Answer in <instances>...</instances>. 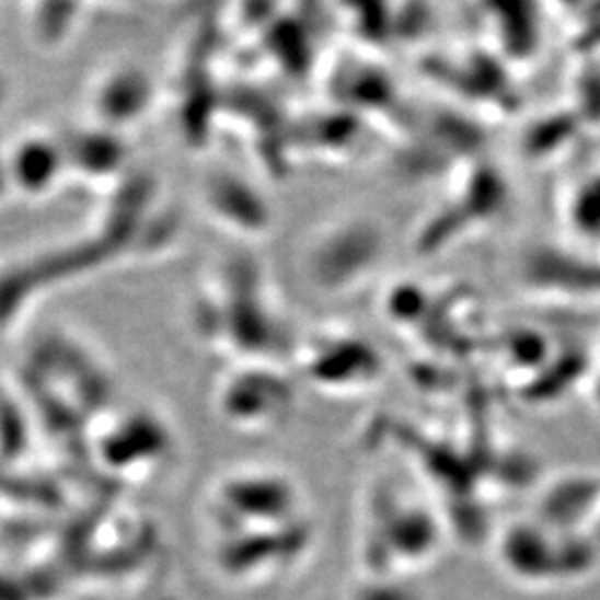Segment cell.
<instances>
[{"label": "cell", "mask_w": 600, "mask_h": 600, "mask_svg": "<svg viewBox=\"0 0 600 600\" xmlns=\"http://www.w3.org/2000/svg\"><path fill=\"white\" fill-rule=\"evenodd\" d=\"M296 485L276 472H236L224 476L211 494V514L220 534L285 528L300 522Z\"/></svg>", "instance_id": "cell-1"}, {"label": "cell", "mask_w": 600, "mask_h": 600, "mask_svg": "<svg viewBox=\"0 0 600 600\" xmlns=\"http://www.w3.org/2000/svg\"><path fill=\"white\" fill-rule=\"evenodd\" d=\"M310 532L303 522L272 530L224 534L218 547L220 574L230 580H258L276 576L303 554Z\"/></svg>", "instance_id": "cell-2"}, {"label": "cell", "mask_w": 600, "mask_h": 600, "mask_svg": "<svg viewBox=\"0 0 600 600\" xmlns=\"http://www.w3.org/2000/svg\"><path fill=\"white\" fill-rule=\"evenodd\" d=\"M289 388L272 371H241L224 381L220 412L243 429H267L289 407Z\"/></svg>", "instance_id": "cell-3"}, {"label": "cell", "mask_w": 600, "mask_h": 600, "mask_svg": "<svg viewBox=\"0 0 600 600\" xmlns=\"http://www.w3.org/2000/svg\"><path fill=\"white\" fill-rule=\"evenodd\" d=\"M10 187L27 196H43L67 174V154L60 138L30 131L19 138L5 161Z\"/></svg>", "instance_id": "cell-4"}, {"label": "cell", "mask_w": 600, "mask_h": 600, "mask_svg": "<svg viewBox=\"0 0 600 600\" xmlns=\"http://www.w3.org/2000/svg\"><path fill=\"white\" fill-rule=\"evenodd\" d=\"M152 96V83H149L142 69L127 65L107 69L92 92V109L99 127L116 131L134 120H140L149 109Z\"/></svg>", "instance_id": "cell-5"}, {"label": "cell", "mask_w": 600, "mask_h": 600, "mask_svg": "<svg viewBox=\"0 0 600 600\" xmlns=\"http://www.w3.org/2000/svg\"><path fill=\"white\" fill-rule=\"evenodd\" d=\"M170 447L168 431L159 420L136 416L120 420L114 431L101 440V461L109 470L120 474L136 472L140 468L154 465Z\"/></svg>", "instance_id": "cell-6"}, {"label": "cell", "mask_w": 600, "mask_h": 600, "mask_svg": "<svg viewBox=\"0 0 600 600\" xmlns=\"http://www.w3.org/2000/svg\"><path fill=\"white\" fill-rule=\"evenodd\" d=\"M351 600H418L416 593L409 587L399 585L396 580H388L385 576H379L377 580H367L360 585Z\"/></svg>", "instance_id": "cell-7"}]
</instances>
